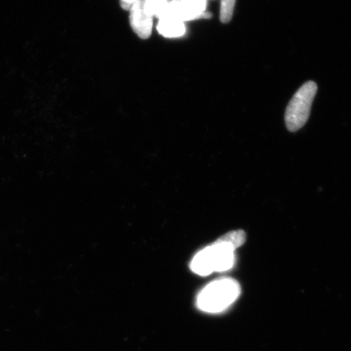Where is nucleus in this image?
Listing matches in <instances>:
<instances>
[{"mask_svg":"<svg viewBox=\"0 0 351 351\" xmlns=\"http://www.w3.org/2000/svg\"><path fill=\"white\" fill-rule=\"evenodd\" d=\"M245 240H247V235L241 230L231 231L217 239L219 241L232 245L235 250L241 247L245 243Z\"/></svg>","mask_w":351,"mask_h":351,"instance_id":"8","label":"nucleus"},{"mask_svg":"<svg viewBox=\"0 0 351 351\" xmlns=\"http://www.w3.org/2000/svg\"><path fill=\"white\" fill-rule=\"evenodd\" d=\"M158 32L166 38H179L186 34L184 22L173 17L160 19L157 25Z\"/></svg>","mask_w":351,"mask_h":351,"instance_id":"6","label":"nucleus"},{"mask_svg":"<svg viewBox=\"0 0 351 351\" xmlns=\"http://www.w3.org/2000/svg\"><path fill=\"white\" fill-rule=\"evenodd\" d=\"M234 253L235 249L232 245L217 240L196 254L191 261V269L200 276L230 270L234 265Z\"/></svg>","mask_w":351,"mask_h":351,"instance_id":"2","label":"nucleus"},{"mask_svg":"<svg viewBox=\"0 0 351 351\" xmlns=\"http://www.w3.org/2000/svg\"><path fill=\"white\" fill-rule=\"evenodd\" d=\"M168 0H144L145 7L150 14L159 20L166 16L169 6Z\"/></svg>","mask_w":351,"mask_h":351,"instance_id":"7","label":"nucleus"},{"mask_svg":"<svg viewBox=\"0 0 351 351\" xmlns=\"http://www.w3.org/2000/svg\"><path fill=\"white\" fill-rule=\"evenodd\" d=\"M317 92V85L311 81L302 85L293 95L285 111V124L289 131L300 130L308 121Z\"/></svg>","mask_w":351,"mask_h":351,"instance_id":"3","label":"nucleus"},{"mask_svg":"<svg viewBox=\"0 0 351 351\" xmlns=\"http://www.w3.org/2000/svg\"><path fill=\"white\" fill-rule=\"evenodd\" d=\"M207 0H172L169 3L166 16L182 21L199 19H208L209 12H206Z\"/></svg>","mask_w":351,"mask_h":351,"instance_id":"4","label":"nucleus"},{"mask_svg":"<svg viewBox=\"0 0 351 351\" xmlns=\"http://www.w3.org/2000/svg\"><path fill=\"white\" fill-rule=\"evenodd\" d=\"M236 0H221L219 19L223 23L227 24L231 21L235 7Z\"/></svg>","mask_w":351,"mask_h":351,"instance_id":"9","label":"nucleus"},{"mask_svg":"<svg viewBox=\"0 0 351 351\" xmlns=\"http://www.w3.org/2000/svg\"><path fill=\"white\" fill-rule=\"evenodd\" d=\"M130 25L139 38L147 39L151 36L153 16L145 7L144 0H139L130 10Z\"/></svg>","mask_w":351,"mask_h":351,"instance_id":"5","label":"nucleus"},{"mask_svg":"<svg viewBox=\"0 0 351 351\" xmlns=\"http://www.w3.org/2000/svg\"><path fill=\"white\" fill-rule=\"evenodd\" d=\"M138 1H139V0H121V7L123 10L130 11L134 4Z\"/></svg>","mask_w":351,"mask_h":351,"instance_id":"10","label":"nucleus"},{"mask_svg":"<svg viewBox=\"0 0 351 351\" xmlns=\"http://www.w3.org/2000/svg\"><path fill=\"white\" fill-rule=\"evenodd\" d=\"M240 285L235 280L222 278L210 282L202 289L197 298V306L207 313H219L226 311L238 300Z\"/></svg>","mask_w":351,"mask_h":351,"instance_id":"1","label":"nucleus"}]
</instances>
